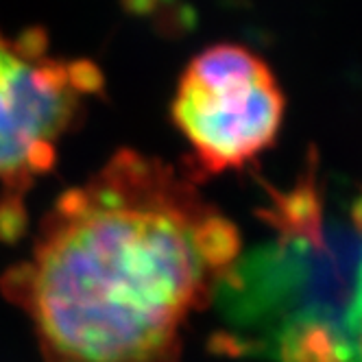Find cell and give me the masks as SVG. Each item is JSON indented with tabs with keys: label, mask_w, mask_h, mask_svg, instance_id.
<instances>
[{
	"label": "cell",
	"mask_w": 362,
	"mask_h": 362,
	"mask_svg": "<svg viewBox=\"0 0 362 362\" xmlns=\"http://www.w3.org/2000/svg\"><path fill=\"white\" fill-rule=\"evenodd\" d=\"M238 255L236 227L192 179L122 148L55 201L3 293L46 362H173Z\"/></svg>",
	"instance_id": "1"
},
{
	"label": "cell",
	"mask_w": 362,
	"mask_h": 362,
	"mask_svg": "<svg viewBox=\"0 0 362 362\" xmlns=\"http://www.w3.org/2000/svg\"><path fill=\"white\" fill-rule=\"evenodd\" d=\"M277 236L236 257L216 301L234 347L277 362H360L354 321L362 260V197L349 218H329L321 192L301 186L277 197Z\"/></svg>",
	"instance_id": "2"
},
{
	"label": "cell",
	"mask_w": 362,
	"mask_h": 362,
	"mask_svg": "<svg viewBox=\"0 0 362 362\" xmlns=\"http://www.w3.org/2000/svg\"><path fill=\"white\" fill-rule=\"evenodd\" d=\"M100 90V70L55 57L42 29L0 31V238L18 236L24 199L53 170L62 138Z\"/></svg>",
	"instance_id": "3"
},
{
	"label": "cell",
	"mask_w": 362,
	"mask_h": 362,
	"mask_svg": "<svg viewBox=\"0 0 362 362\" xmlns=\"http://www.w3.org/2000/svg\"><path fill=\"white\" fill-rule=\"evenodd\" d=\"M173 120L199 170L218 175L273 144L284 120V94L264 59L238 44H216L181 74Z\"/></svg>",
	"instance_id": "4"
},
{
	"label": "cell",
	"mask_w": 362,
	"mask_h": 362,
	"mask_svg": "<svg viewBox=\"0 0 362 362\" xmlns=\"http://www.w3.org/2000/svg\"><path fill=\"white\" fill-rule=\"evenodd\" d=\"M354 321L358 327V334L362 339V260H360V271H358V293H356V313H354Z\"/></svg>",
	"instance_id": "5"
},
{
	"label": "cell",
	"mask_w": 362,
	"mask_h": 362,
	"mask_svg": "<svg viewBox=\"0 0 362 362\" xmlns=\"http://www.w3.org/2000/svg\"><path fill=\"white\" fill-rule=\"evenodd\" d=\"M360 362H362V349H360Z\"/></svg>",
	"instance_id": "6"
}]
</instances>
